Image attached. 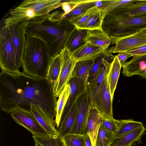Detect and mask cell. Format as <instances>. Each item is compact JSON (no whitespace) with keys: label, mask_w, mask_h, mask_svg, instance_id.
<instances>
[{"label":"cell","mask_w":146,"mask_h":146,"mask_svg":"<svg viewBox=\"0 0 146 146\" xmlns=\"http://www.w3.org/2000/svg\"><path fill=\"white\" fill-rule=\"evenodd\" d=\"M57 101L53 86L47 77L36 78L23 72L13 73L4 70L0 74V107L8 114L15 105L30 110L33 104L40 106L54 119Z\"/></svg>","instance_id":"6da1fadb"},{"label":"cell","mask_w":146,"mask_h":146,"mask_svg":"<svg viewBox=\"0 0 146 146\" xmlns=\"http://www.w3.org/2000/svg\"><path fill=\"white\" fill-rule=\"evenodd\" d=\"M64 12L57 11L49 14L42 21L30 22L26 31V38L36 37L46 44L51 58L64 48L72 33L76 28L63 17Z\"/></svg>","instance_id":"7a4b0ae2"},{"label":"cell","mask_w":146,"mask_h":146,"mask_svg":"<svg viewBox=\"0 0 146 146\" xmlns=\"http://www.w3.org/2000/svg\"><path fill=\"white\" fill-rule=\"evenodd\" d=\"M22 58L23 72L31 76L46 77L51 59L44 42L36 37L27 38Z\"/></svg>","instance_id":"3957f363"},{"label":"cell","mask_w":146,"mask_h":146,"mask_svg":"<svg viewBox=\"0 0 146 146\" xmlns=\"http://www.w3.org/2000/svg\"><path fill=\"white\" fill-rule=\"evenodd\" d=\"M0 67L1 70L10 73L21 72L17 66L15 50L8 28L5 25L0 30Z\"/></svg>","instance_id":"277c9868"},{"label":"cell","mask_w":146,"mask_h":146,"mask_svg":"<svg viewBox=\"0 0 146 146\" xmlns=\"http://www.w3.org/2000/svg\"><path fill=\"white\" fill-rule=\"evenodd\" d=\"M9 113L15 123L27 129L33 135H48L30 110L16 105L10 109Z\"/></svg>","instance_id":"5b68a950"},{"label":"cell","mask_w":146,"mask_h":146,"mask_svg":"<svg viewBox=\"0 0 146 146\" xmlns=\"http://www.w3.org/2000/svg\"><path fill=\"white\" fill-rule=\"evenodd\" d=\"M123 27L146 28V16L133 18L124 17L118 14H107L102 22V29L108 34L116 29Z\"/></svg>","instance_id":"8992f818"},{"label":"cell","mask_w":146,"mask_h":146,"mask_svg":"<svg viewBox=\"0 0 146 146\" xmlns=\"http://www.w3.org/2000/svg\"><path fill=\"white\" fill-rule=\"evenodd\" d=\"M61 57V66L57 82L53 86V91L57 98L59 97L65 86L72 78V74L76 63L66 48L59 53Z\"/></svg>","instance_id":"52a82bcc"},{"label":"cell","mask_w":146,"mask_h":146,"mask_svg":"<svg viewBox=\"0 0 146 146\" xmlns=\"http://www.w3.org/2000/svg\"><path fill=\"white\" fill-rule=\"evenodd\" d=\"M110 37L111 44H115L109 49L111 53L127 51L146 44V34L140 31L126 36Z\"/></svg>","instance_id":"ba28073f"},{"label":"cell","mask_w":146,"mask_h":146,"mask_svg":"<svg viewBox=\"0 0 146 146\" xmlns=\"http://www.w3.org/2000/svg\"><path fill=\"white\" fill-rule=\"evenodd\" d=\"M109 71L106 74L94 101L91 102L99 111L102 118L106 119L113 118V100L112 99L107 78Z\"/></svg>","instance_id":"9c48e42d"},{"label":"cell","mask_w":146,"mask_h":146,"mask_svg":"<svg viewBox=\"0 0 146 146\" xmlns=\"http://www.w3.org/2000/svg\"><path fill=\"white\" fill-rule=\"evenodd\" d=\"M29 21H24L9 26L8 28L15 50L16 63L19 70L26 41V31Z\"/></svg>","instance_id":"30bf717a"},{"label":"cell","mask_w":146,"mask_h":146,"mask_svg":"<svg viewBox=\"0 0 146 146\" xmlns=\"http://www.w3.org/2000/svg\"><path fill=\"white\" fill-rule=\"evenodd\" d=\"M90 102L86 90L76 101L75 120L69 134L83 135L86 134V124Z\"/></svg>","instance_id":"8fae6325"},{"label":"cell","mask_w":146,"mask_h":146,"mask_svg":"<svg viewBox=\"0 0 146 146\" xmlns=\"http://www.w3.org/2000/svg\"><path fill=\"white\" fill-rule=\"evenodd\" d=\"M10 16L5 19V26L8 27L10 25L24 21L35 22H41L46 18L38 15L33 9L28 8L17 7L10 10Z\"/></svg>","instance_id":"7c38bea8"},{"label":"cell","mask_w":146,"mask_h":146,"mask_svg":"<svg viewBox=\"0 0 146 146\" xmlns=\"http://www.w3.org/2000/svg\"><path fill=\"white\" fill-rule=\"evenodd\" d=\"M61 0H24L18 6L32 9L39 16L46 18L50 11L61 7Z\"/></svg>","instance_id":"4fadbf2b"},{"label":"cell","mask_w":146,"mask_h":146,"mask_svg":"<svg viewBox=\"0 0 146 146\" xmlns=\"http://www.w3.org/2000/svg\"><path fill=\"white\" fill-rule=\"evenodd\" d=\"M102 122L103 119L100 113L90 100L86 124V133L89 137L92 146H95L97 136Z\"/></svg>","instance_id":"5bb4252c"},{"label":"cell","mask_w":146,"mask_h":146,"mask_svg":"<svg viewBox=\"0 0 146 146\" xmlns=\"http://www.w3.org/2000/svg\"><path fill=\"white\" fill-rule=\"evenodd\" d=\"M68 84L70 86V93L60 121L64 119L70 111L78 98L86 90V85L79 78L72 77Z\"/></svg>","instance_id":"9a60e30c"},{"label":"cell","mask_w":146,"mask_h":146,"mask_svg":"<svg viewBox=\"0 0 146 146\" xmlns=\"http://www.w3.org/2000/svg\"><path fill=\"white\" fill-rule=\"evenodd\" d=\"M107 49L87 42L70 54L72 58L77 62L86 60H95L105 52Z\"/></svg>","instance_id":"2e32d148"},{"label":"cell","mask_w":146,"mask_h":146,"mask_svg":"<svg viewBox=\"0 0 146 146\" xmlns=\"http://www.w3.org/2000/svg\"><path fill=\"white\" fill-rule=\"evenodd\" d=\"M30 110L48 135H55L59 134L55 128V120L51 118L40 106L31 104Z\"/></svg>","instance_id":"e0dca14e"},{"label":"cell","mask_w":146,"mask_h":146,"mask_svg":"<svg viewBox=\"0 0 146 146\" xmlns=\"http://www.w3.org/2000/svg\"><path fill=\"white\" fill-rule=\"evenodd\" d=\"M146 130L143 125L121 136L115 137L110 146H131L141 139Z\"/></svg>","instance_id":"ac0fdd59"},{"label":"cell","mask_w":146,"mask_h":146,"mask_svg":"<svg viewBox=\"0 0 146 146\" xmlns=\"http://www.w3.org/2000/svg\"><path fill=\"white\" fill-rule=\"evenodd\" d=\"M87 42L105 49L111 43L109 36L102 29L87 30L86 38Z\"/></svg>","instance_id":"d6986e66"},{"label":"cell","mask_w":146,"mask_h":146,"mask_svg":"<svg viewBox=\"0 0 146 146\" xmlns=\"http://www.w3.org/2000/svg\"><path fill=\"white\" fill-rule=\"evenodd\" d=\"M123 72L127 77H130L138 74L146 68V54L133 57L122 66Z\"/></svg>","instance_id":"ffe728a7"},{"label":"cell","mask_w":146,"mask_h":146,"mask_svg":"<svg viewBox=\"0 0 146 146\" xmlns=\"http://www.w3.org/2000/svg\"><path fill=\"white\" fill-rule=\"evenodd\" d=\"M115 56L109 52V49H108L105 52L94 60V62L90 70L88 78L86 85V90L91 87L99 76L103 66L104 60H113Z\"/></svg>","instance_id":"44dd1931"},{"label":"cell","mask_w":146,"mask_h":146,"mask_svg":"<svg viewBox=\"0 0 146 146\" xmlns=\"http://www.w3.org/2000/svg\"><path fill=\"white\" fill-rule=\"evenodd\" d=\"M87 30L76 28L69 38L66 46L71 53L87 42L86 38Z\"/></svg>","instance_id":"7402d4cb"},{"label":"cell","mask_w":146,"mask_h":146,"mask_svg":"<svg viewBox=\"0 0 146 146\" xmlns=\"http://www.w3.org/2000/svg\"><path fill=\"white\" fill-rule=\"evenodd\" d=\"M121 67L117 55H115L111 63L107 76L108 82L113 100Z\"/></svg>","instance_id":"603a6c76"},{"label":"cell","mask_w":146,"mask_h":146,"mask_svg":"<svg viewBox=\"0 0 146 146\" xmlns=\"http://www.w3.org/2000/svg\"><path fill=\"white\" fill-rule=\"evenodd\" d=\"M109 59L103 61V66L99 75L91 87L86 90L91 102H92L97 94L104 78L107 73L109 70L111 62Z\"/></svg>","instance_id":"cb8c5ba5"},{"label":"cell","mask_w":146,"mask_h":146,"mask_svg":"<svg viewBox=\"0 0 146 146\" xmlns=\"http://www.w3.org/2000/svg\"><path fill=\"white\" fill-rule=\"evenodd\" d=\"M76 113V102L64 119L61 120L57 131L62 137L69 133L74 122Z\"/></svg>","instance_id":"d4e9b609"},{"label":"cell","mask_w":146,"mask_h":146,"mask_svg":"<svg viewBox=\"0 0 146 146\" xmlns=\"http://www.w3.org/2000/svg\"><path fill=\"white\" fill-rule=\"evenodd\" d=\"M95 60H88L76 62L72 74V77L80 78L86 85L90 70Z\"/></svg>","instance_id":"484cf974"},{"label":"cell","mask_w":146,"mask_h":146,"mask_svg":"<svg viewBox=\"0 0 146 146\" xmlns=\"http://www.w3.org/2000/svg\"><path fill=\"white\" fill-rule=\"evenodd\" d=\"M104 9L99 8L91 15L85 22L77 28L86 30L102 29V23L106 15Z\"/></svg>","instance_id":"4316f807"},{"label":"cell","mask_w":146,"mask_h":146,"mask_svg":"<svg viewBox=\"0 0 146 146\" xmlns=\"http://www.w3.org/2000/svg\"><path fill=\"white\" fill-rule=\"evenodd\" d=\"M115 121L118 130L114 135V138L121 136L143 126L141 122L134 121L131 119H115Z\"/></svg>","instance_id":"83f0119b"},{"label":"cell","mask_w":146,"mask_h":146,"mask_svg":"<svg viewBox=\"0 0 146 146\" xmlns=\"http://www.w3.org/2000/svg\"><path fill=\"white\" fill-rule=\"evenodd\" d=\"M32 137L34 142L42 146H66L62 137L59 134L55 135H33Z\"/></svg>","instance_id":"f1b7e54d"},{"label":"cell","mask_w":146,"mask_h":146,"mask_svg":"<svg viewBox=\"0 0 146 146\" xmlns=\"http://www.w3.org/2000/svg\"><path fill=\"white\" fill-rule=\"evenodd\" d=\"M61 61L60 53L51 58L46 77L53 86L57 82L59 75Z\"/></svg>","instance_id":"f546056e"},{"label":"cell","mask_w":146,"mask_h":146,"mask_svg":"<svg viewBox=\"0 0 146 146\" xmlns=\"http://www.w3.org/2000/svg\"><path fill=\"white\" fill-rule=\"evenodd\" d=\"M70 86L69 84L64 87L59 96L56 105V114L55 119L57 128L60 124L61 116L70 93Z\"/></svg>","instance_id":"4dcf8cb0"},{"label":"cell","mask_w":146,"mask_h":146,"mask_svg":"<svg viewBox=\"0 0 146 146\" xmlns=\"http://www.w3.org/2000/svg\"><path fill=\"white\" fill-rule=\"evenodd\" d=\"M138 0H112L110 3L105 9L106 15L108 14H114L126 8Z\"/></svg>","instance_id":"1f68e13d"},{"label":"cell","mask_w":146,"mask_h":146,"mask_svg":"<svg viewBox=\"0 0 146 146\" xmlns=\"http://www.w3.org/2000/svg\"><path fill=\"white\" fill-rule=\"evenodd\" d=\"M95 0H81L77 6L70 13L63 17L64 19L69 21L72 18L84 12L87 9L95 6Z\"/></svg>","instance_id":"d6a6232c"},{"label":"cell","mask_w":146,"mask_h":146,"mask_svg":"<svg viewBox=\"0 0 146 146\" xmlns=\"http://www.w3.org/2000/svg\"><path fill=\"white\" fill-rule=\"evenodd\" d=\"M99 9L96 6L92 7L81 14L72 18L69 21L73 25L78 28L85 22L91 15Z\"/></svg>","instance_id":"836d02e7"},{"label":"cell","mask_w":146,"mask_h":146,"mask_svg":"<svg viewBox=\"0 0 146 146\" xmlns=\"http://www.w3.org/2000/svg\"><path fill=\"white\" fill-rule=\"evenodd\" d=\"M62 138L66 146H85L84 135L69 134Z\"/></svg>","instance_id":"e575fe53"},{"label":"cell","mask_w":146,"mask_h":146,"mask_svg":"<svg viewBox=\"0 0 146 146\" xmlns=\"http://www.w3.org/2000/svg\"><path fill=\"white\" fill-rule=\"evenodd\" d=\"M114 138V135L108 133L101 126L97 136L95 146H110Z\"/></svg>","instance_id":"d590c367"},{"label":"cell","mask_w":146,"mask_h":146,"mask_svg":"<svg viewBox=\"0 0 146 146\" xmlns=\"http://www.w3.org/2000/svg\"><path fill=\"white\" fill-rule=\"evenodd\" d=\"M140 29L139 28L123 27L113 30L109 32L108 35L110 36H123L131 35L139 32Z\"/></svg>","instance_id":"8d00e7d4"},{"label":"cell","mask_w":146,"mask_h":146,"mask_svg":"<svg viewBox=\"0 0 146 146\" xmlns=\"http://www.w3.org/2000/svg\"><path fill=\"white\" fill-rule=\"evenodd\" d=\"M127 18L146 16V5L131 10L117 13Z\"/></svg>","instance_id":"74e56055"},{"label":"cell","mask_w":146,"mask_h":146,"mask_svg":"<svg viewBox=\"0 0 146 146\" xmlns=\"http://www.w3.org/2000/svg\"><path fill=\"white\" fill-rule=\"evenodd\" d=\"M103 119L101 126L108 133L114 136L118 130V128L114 118L110 119Z\"/></svg>","instance_id":"f35d334b"},{"label":"cell","mask_w":146,"mask_h":146,"mask_svg":"<svg viewBox=\"0 0 146 146\" xmlns=\"http://www.w3.org/2000/svg\"><path fill=\"white\" fill-rule=\"evenodd\" d=\"M81 1V0H62L61 7L64 12L63 17L70 13Z\"/></svg>","instance_id":"ab89813d"},{"label":"cell","mask_w":146,"mask_h":146,"mask_svg":"<svg viewBox=\"0 0 146 146\" xmlns=\"http://www.w3.org/2000/svg\"><path fill=\"white\" fill-rule=\"evenodd\" d=\"M126 52L133 57L144 55L146 54V44Z\"/></svg>","instance_id":"60d3db41"},{"label":"cell","mask_w":146,"mask_h":146,"mask_svg":"<svg viewBox=\"0 0 146 146\" xmlns=\"http://www.w3.org/2000/svg\"><path fill=\"white\" fill-rule=\"evenodd\" d=\"M116 55L121 66L125 63V60L131 56L130 54L126 51L119 52Z\"/></svg>","instance_id":"b9f144b4"},{"label":"cell","mask_w":146,"mask_h":146,"mask_svg":"<svg viewBox=\"0 0 146 146\" xmlns=\"http://www.w3.org/2000/svg\"><path fill=\"white\" fill-rule=\"evenodd\" d=\"M112 0H96L94 1L95 6L99 8L105 9L111 2Z\"/></svg>","instance_id":"7bdbcfd3"},{"label":"cell","mask_w":146,"mask_h":146,"mask_svg":"<svg viewBox=\"0 0 146 146\" xmlns=\"http://www.w3.org/2000/svg\"><path fill=\"white\" fill-rule=\"evenodd\" d=\"M85 135V146H92L90 139L87 134H86Z\"/></svg>","instance_id":"ee69618b"},{"label":"cell","mask_w":146,"mask_h":146,"mask_svg":"<svg viewBox=\"0 0 146 146\" xmlns=\"http://www.w3.org/2000/svg\"><path fill=\"white\" fill-rule=\"evenodd\" d=\"M137 75H139L142 78L146 79V68L139 73Z\"/></svg>","instance_id":"f6af8a7d"},{"label":"cell","mask_w":146,"mask_h":146,"mask_svg":"<svg viewBox=\"0 0 146 146\" xmlns=\"http://www.w3.org/2000/svg\"><path fill=\"white\" fill-rule=\"evenodd\" d=\"M140 31L146 34V28L141 29Z\"/></svg>","instance_id":"bcb514c9"},{"label":"cell","mask_w":146,"mask_h":146,"mask_svg":"<svg viewBox=\"0 0 146 146\" xmlns=\"http://www.w3.org/2000/svg\"><path fill=\"white\" fill-rule=\"evenodd\" d=\"M34 142L35 143V146H42L41 145H40L38 143L36 142Z\"/></svg>","instance_id":"7dc6e473"}]
</instances>
